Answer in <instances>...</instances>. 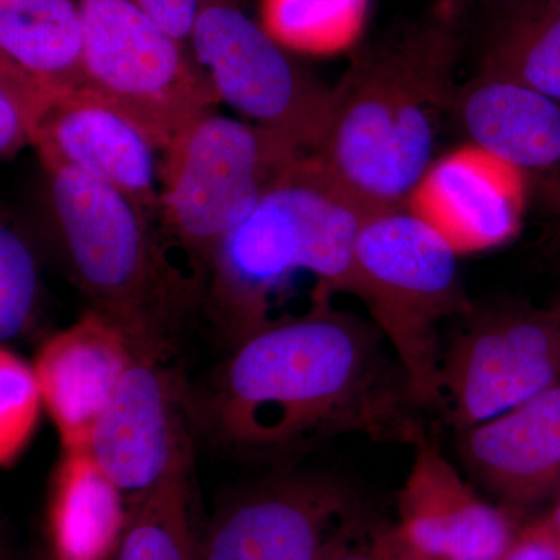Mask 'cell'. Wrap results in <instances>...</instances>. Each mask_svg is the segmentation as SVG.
Returning a JSON list of instances; mask_svg holds the SVG:
<instances>
[{
  "label": "cell",
  "mask_w": 560,
  "mask_h": 560,
  "mask_svg": "<svg viewBox=\"0 0 560 560\" xmlns=\"http://www.w3.org/2000/svg\"><path fill=\"white\" fill-rule=\"evenodd\" d=\"M377 329L315 291L311 311L265 320L235 342L206 389L189 396L194 425L241 455H268L345 431L418 436L383 375Z\"/></svg>",
  "instance_id": "obj_1"
},
{
  "label": "cell",
  "mask_w": 560,
  "mask_h": 560,
  "mask_svg": "<svg viewBox=\"0 0 560 560\" xmlns=\"http://www.w3.org/2000/svg\"><path fill=\"white\" fill-rule=\"evenodd\" d=\"M452 22L431 14L361 49L334 90L311 156L361 208L408 205L433 164L445 110L455 106Z\"/></svg>",
  "instance_id": "obj_2"
},
{
  "label": "cell",
  "mask_w": 560,
  "mask_h": 560,
  "mask_svg": "<svg viewBox=\"0 0 560 560\" xmlns=\"http://www.w3.org/2000/svg\"><path fill=\"white\" fill-rule=\"evenodd\" d=\"M366 213L311 154L294 161L206 265V311L224 337L235 345L270 319L272 293L296 271L315 275L319 293L352 294Z\"/></svg>",
  "instance_id": "obj_3"
},
{
  "label": "cell",
  "mask_w": 560,
  "mask_h": 560,
  "mask_svg": "<svg viewBox=\"0 0 560 560\" xmlns=\"http://www.w3.org/2000/svg\"><path fill=\"white\" fill-rule=\"evenodd\" d=\"M55 241L70 279L136 359L168 361L197 287L168 261L151 213L73 168L46 171Z\"/></svg>",
  "instance_id": "obj_4"
},
{
  "label": "cell",
  "mask_w": 560,
  "mask_h": 560,
  "mask_svg": "<svg viewBox=\"0 0 560 560\" xmlns=\"http://www.w3.org/2000/svg\"><path fill=\"white\" fill-rule=\"evenodd\" d=\"M458 257L410 205L371 210L361 224L352 294L393 346L419 404L444 397L438 323L469 311Z\"/></svg>",
  "instance_id": "obj_5"
},
{
  "label": "cell",
  "mask_w": 560,
  "mask_h": 560,
  "mask_svg": "<svg viewBox=\"0 0 560 560\" xmlns=\"http://www.w3.org/2000/svg\"><path fill=\"white\" fill-rule=\"evenodd\" d=\"M304 151L265 128L208 113L164 151L162 228L202 270Z\"/></svg>",
  "instance_id": "obj_6"
},
{
  "label": "cell",
  "mask_w": 560,
  "mask_h": 560,
  "mask_svg": "<svg viewBox=\"0 0 560 560\" xmlns=\"http://www.w3.org/2000/svg\"><path fill=\"white\" fill-rule=\"evenodd\" d=\"M84 28V86L165 151L219 101L184 43L131 0H77Z\"/></svg>",
  "instance_id": "obj_7"
},
{
  "label": "cell",
  "mask_w": 560,
  "mask_h": 560,
  "mask_svg": "<svg viewBox=\"0 0 560 560\" xmlns=\"http://www.w3.org/2000/svg\"><path fill=\"white\" fill-rule=\"evenodd\" d=\"M189 40L219 101L249 124L312 153L326 127L334 90L294 65L264 25L235 0H202Z\"/></svg>",
  "instance_id": "obj_8"
},
{
  "label": "cell",
  "mask_w": 560,
  "mask_h": 560,
  "mask_svg": "<svg viewBox=\"0 0 560 560\" xmlns=\"http://www.w3.org/2000/svg\"><path fill=\"white\" fill-rule=\"evenodd\" d=\"M167 361L132 359L102 412L88 453L131 500L190 474L189 386Z\"/></svg>",
  "instance_id": "obj_9"
},
{
  "label": "cell",
  "mask_w": 560,
  "mask_h": 560,
  "mask_svg": "<svg viewBox=\"0 0 560 560\" xmlns=\"http://www.w3.org/2000/svg\"><path fill=\"white\" fill-rule=\"evenodd\" d=\"M560 383V313L506 311L463 331L442 364L453 422L467 430Z\"/></svg>",
  "instance_id": "obj_10"
},
{
  "label": "cell",
  "mask_w": 560,
  "mask_h": 560,
  "mask_svg": "<svg viewBox=\"0 0 560 560\" xmlns=\"http://www.w3.org/2000/svg\"><path fill=\"white\" fill-rule=\"evenodd\" d=\"M352 499L327 478L287 477L232 501L198 540V560H324L349 540Z\"/></svg>",
  "instance_id": "obj_11"
},
{
  "label": "cell",
  "mask_w": 560,
  "mask_h": 560,
  "mask_svg": "<svg viewBox=\"0 0 560 560\" xmlns=\"http://www.w3.org/2000/svg\"><path fill=\"white\" fill-rule=\"evenodd\" d=\"M44 171L73 168L109 184L145 212L160 213L153 145L97 94L80 88L61 95L33 136Z\"/></svg>",
  "instance_id": "obj_12"
},
{
  "label": "cell",
  "mask_w": 560,
  "mask_h": 560,
  "mask_svg": "<svg viewBox=\"0 0 560 560\" xmlns=\"http://www.w3.org/2000/svg\"><path fill=\"white\" fill-rule=\"evenodd\" d=\"M528 186L517 168L469 143L434 161L408 205L460 256L517 234Z\"/></svg>",
  "instance_id": "obj_13"
},
{
  "label": "cell",
  "mask_w": 560,
  "mask_h": 560,
  "mask_svg": "<svg viewBox=\"0 0 560 560\" xmlns=\"http://www.w3.org/2000/svg\"><path fill=\"white\" fill-rule=\"evenodd\" d=\"M419 436L400 493L401 540L418 560H503L515 541L510 518L478 499L438 445Z\"/></svg>",
  "instance_id": "obj_14"
},
{
  "label": "cell",
  "mask_w": 560,
  "mask_h": 560,
  "mask_svg": "<svg viewBox=\"0 0 560 560\" xmlns=\"http://www.w3.org/2000/svg\"><path fill=\"white\" fill-rule=\"evenodd\" d=\"M132 359L124 335L92 308L44 341L33 366L65 452H88L95 425Z\"/></svg>",
  "instance_id": "obj_15"
},
{
  "label": "cell",
  "mask_w": 560,
  "mask_h": 560,
  "mask_svg": "<svg viewBox=\"0 0 560 560\" xmlns=\"http://www.w3.org/2000/svg\"><path fill=\"white\" fill-rule=\"evenodd\" d=\"M453 109L474 145L523 173L560 205V103L481 70Z\"/></svg>",
  "instance_id": "obj_16"
},
{
  "label": "cell",
  "mask_w": 560,
  "mask_h": 560,
  "mask_svg": "<svg viewBox=\"0 0 560 560\" xmlns=\"http://www.w3.org/2000/svg\"><path fill=\"white\" fill-rule=\"evenodd\" d=\"M460 453L490 489L533 503L560 488V383L464 430Z\"/></svg>",
  "instance_id": "obj_17"
},
{
  "label": "cell",
  "mask_w": 560,
  "mask_h": 560,
  "mask_svg": "<svg viewBox=\"0 0 560 560\" xmlns=\"http://www.w3.org/2000/svg\"><path fill=\"white\" fill-rule=\"evenodd\" d=\"M0 60L62 92L84 86V28L77 0H0Z\"/></svg>",
  "instance_id": "obj_18"
},
{
  "label": "cell",
  "mask_w": 560,
  "mask_h": 560,
  "mask_svg": "<svg viewBox=\"0 0 560 560\" xmlns=\"http://www.w3.org/2000/svg\"><path fill=\"white\" fill-rule=\"evenodd\" d=\"M121 497L90 453L65 452L51 499L55 555L98 560L114 550L128 515L121 510Z\"/></svg>",
  "instance_id": "obj_19"
},
{
  "label": "cell",
  "mask_w": 560,
  "mask_h": 560,
  "mask_svg": "<svg viewBox=\"0 0 560 560\" xmlns=\"http://www.w3.org/2000/svg\"><path fill=\"white\" fill-rule=\"evenodd\" d=\"M482 70L560 103V5L536 0L515 11L493 36Z\"/></svg>",
  "instance_id": "obj_20"
},
{
  "label": "cell",
  "mask_w": 560,
  "mask_h": 560,
  "mask_svg": "<svg viewBox=\"0 0 560 560\" xmlns=\"http://www.w3.org/2000/svg\"><path fill=\"white\" fill-rule=\"evenodd\" d=\"M189 475H176L131 500L114 560H198L190 528Z\"/></svg>",
  "instance_id": "obj_21"
},
{
  "label": "cell",
  "mask_w": 560,
  "mask_h": 560,
  "mask_svg": "<svg viewBox=\"0 0 560 560\" xmlns=\"http://www.w3.org/2000/svg\"><path fill=\"white\" fill-rule=\"evenodd\" d=\"M366 0H261V25L289 49L331 54L355 39Z\"/></svg>",
  "instance_id": "obj_22"
},
{
  "label": "cell",
  "mask_w": 560,
  "mask_h": 560,
  "mask_svg": "<svg viewBox=\"0 0 560 560\" xmlns=\"http://www.w3.org/2000/svg\"><path fill=\"white\" fill-rule=\"evenodd\" d=\"M39 261L31 235L3 215L0 226V340H24L39 313Z\"/></svg>",
  "instance_id": "obj_23"
},
{
  "label": "cell",
  "mask_w": 560,
  "mask_h": 560,
  "mask_svg": "<svg viewBox=\"0 0 560 560\" xmlns=\"http://www.w3.org/2000/svg\"><path fill=\"white\" fill-rule=\"evenodd\" d=\"M65 94L68 92L0 60V154L3 160L32 145L40 120Z\"/></svg>",
  "instance_id": "obj_24"
},
{
  "label": "cell",
  "mask_w": 560,
  "mask_h": 560,
  "mask_svg": "<svg viewBox=\"0 0 560 560\" xmlns=\"http://www.w3.org/2000/svg\"><path fill=\"white\" fill-rule=\"evenodd\" d=\"M44 404L35 366L2 346L0 350V460L7 467L27 447Z\"/></svg>",
  "instance_id": "obj_25"
},
{
  "label": "cell",
  "mask_w": 560,
  "mask_h": 560,
  "mask_svg": "<svg viewBox=\"0 0 560 560\" xmlns=\"http://www.w3.org/2000/svg\"><path fill=\"white\" fill-rule=\"evenodd\" d=\"M140 10L145 11L151 20L171 33L173 38L186 43L197 24L202 0H131Z\"/></svg>",
  "instance_id": "obj_26"
},
{
  "label": "cell",
  "mask_w": 560,
  "mask_h": 560,
  "mask_svg": "<svg viewBox=\"0 0 560 560\" xmlns=\"http://www.w3.org/2000/svg\"><path fill=\"white\" fill-rule=\"evenodd\" d=\"M503 560H560V544L540 522L515 539Z\"/></svg>",
  "instance_id": "obj_27"
},
{
  "label": "cell",
  "mask_w": 560,
  "mask_h": 560,
  "mask_svg": "<svg viewBox=\"0 0 560 560\" xmlns=\"http://www.w3.org/2000/svg\"><path fill=\"white\" fill-rule=\"evenodd\" d=\"M324 560H418L401 540L399 533L375 541L368 548H350L348 540L335 548Z\"/></svg>",
  "instance_id": "obj_28"
},
{
  "label": "cell",
  "mask_w": 560,
  "mask_h": 560,
  "mask_svg": "<svg viewBox=\"0 0 560 560\" xmlns=\"http://www.w3.org/2000/svg\"><path fill=\"white\" fill-rule=\"evenodd\" d=\"M545 526H547L548 530L556 537V540L560 544V497L558 503H556L555 510L551 511V514L545 518Z\"/></svg>",
  "instance_id": "obj_29"
},
{
  "label": "cell",
  "mask_w": 560,
  "mask_h": 560,
  "mask_svg": "<svg viewBox=\"0 0 560 560\" xmlns=\"http://www.w3.org/2000/svg\"><path fill=\"white\" fill-rule=\"evenodd\" d=\"M49 560H66V559H62V558H60V556L55 555L54 558H51Z\"/></svg>",
  "instance_id": "obj_30"
},
{
  "label": "cell",
  "mask_w": 560,
  "mask_h": 560,
  "mask_svg": "<svg viewBox=\"0 0 560 560\" xmlns=\"http://www.w3.org/2000/svg\"><path fill=\"white\" fill-rule=\"evenodd\" d=\"M556 3H558V5H560V0H555Z\"/></svg>",
  "instance_id": "obj_31"
},
{
  "label": "cell",
  "mask_w": 560,
  "mask_h": 560,
  "mask_svg": "<svg viewBox=\"0 0 560 560\" xmlns=\"http://www.w3.org/2000/svg\"><path fill=\"white\" fill-rule=\"evenodd\" d=\"M558 312L560 313V305H559V307H558Z\"/></svg>",
  "instance_id": "obj_32"
}]
</instances>
